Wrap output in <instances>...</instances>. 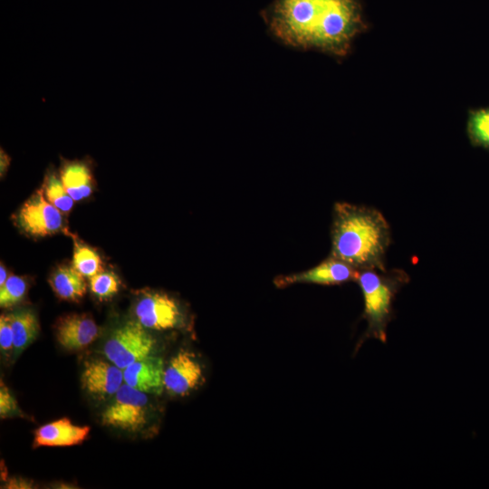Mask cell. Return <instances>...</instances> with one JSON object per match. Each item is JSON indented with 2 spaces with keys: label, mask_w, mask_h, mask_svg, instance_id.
Here are the masks:
<instances>
[{
  "label": "cell",
  "mask_w": 489,
  "mask_h": 489,
  "mask_svg": "<svg viewBox=\"0 0 489 489\" xmlns=\"http://www.w3.org/2000/svg\"><path fill=\"white\" fill-rule=\"evenodd\" d=\"M263 17L281 43L336 57L347 55L365 26L357 0H275Z\"/></svg>",
  "instance_id": "obj_1"
},
{
  "label": "cell",
  "mask_w": 489,
  "mask_h": 489,
  "mask_svg": "<svg viewBox=\"0 0 489 489\" xmlns=\"http://www.w3.org/2000/svg\"><path fill=\"white\" fill-rule=\"evenodd\" d=\"M330 255L361 271L385 272V255L390 244V228L377 209L336 202L332 210Z\"/></svg>",
  "instance_id": "obj_2"
},
{
  "label": "cell",
  "mask_w": 489,
  "mask_h": 489,
  "mask_svg": "<svg viewBox=\"0 0 489 489\" xmlns=\"http://www.w3.org/2000/svg\"><path fill=\"white\" fill-rule=\"evenodd\" d=\"M405 273H387L375 269L360 271L357 280L364 301L363 318L368 327L360 340L374 338L387 340V327L392 318L393 301L405 283Z\"/></svg>",
  "instance_id": "obj_3"
},
{
  "label": "cell",
  "mask_w": 489,
  "mask_h": 489,
  "mask_svg": "<svg viewBox=\"0 0 489 489\" xmlns=\"http://www.w3.org/2000/svg\"><path fill=\"white\" fill-rule=\"evenodd\" d=\"M154 338L138 321H127L116 328L103 345L109 361L124 369L134 361L152 355Z\"/></svg>",
  "instance_id": "obj_4"
},
{
  "label": "cell",
  "mask_w": 489,
  "mask_h": 489,
  "mask_svg": "<svg viewBox=\"0 0 489 489\" xmlns=\"http://www.w3.org/2000/svg\"><path fill=\"white\" fill-rule=\"evenodd\" d=\"M149 409L147 394L123 383L111 403L102 412L101 423L107 427L135 432L147 424Z\"/></svg>",
  "instance_id": "obj_5"
},
{
  "label": "cell",
  "mask_w": 489,
  "mask_h": 489,
  "mask_svg": "<svg viewBox=\"0 0 489 489\" xmlns=\"http://www.w3.org/2000/svg\"><path fill=\"white\" fill-rule=\"evenodd\" d=\"M134 313L146 329L166 331L180 327L184 313L179 302L164 292L149 291L138 299Z\"/></svg>",
  "instance_id": "obj_6"
},
{
  "label": "cell",
  "mask_w": 489,
  "mask_h": 489,
  "mask_svg": "<svg viewBox=\"0 0 489 489\" xmlns=\"http://www.w3.org/2000/svg\"><path fill=\"white\" fill-rule=\"evenodd\" d=\"M16 224L25 234L44 237L58 233L63 227L62 212L45 197L43 188L27 199L16 216Z\"/></svg>",
  "instance_id": "obj_7"
},
{
  "label": "cell",
  "mask_w": 489,
  "mask_h": 489,
  "mask_svg": "<svg viewBox=\"0 0 489 489\" xmlns=\"http://www.w3.org/2000/svg\"><path fill=\"white\" fill-rule=\"evenodd\" d=\"M360 271L331 255L316 266L303 272L278 275L273 283L278 288L297 283L336 285L356 281Z\"/></svg>",
  "instance_id": "obj_8"
},
{
  "label": "cell",
  "mask_w": 489,
  "mask_h": 489,
  "mask_svg": "<svg viewBox=\"0 0 489 489\" xmlns=\"http://www.w3.org/2000/svg\"><path fill=\"white\" fill-rule=\"evenodd\" d=\"M203 369L190 351L180 350L164 369V388L175 396H186L203 381Z\"/></svg>",
  "instance_id": "obj_9"
},
{
  "label": "cell",
  "mask_w": 489,
  "mask_h": 489,
  "mask_svg": "<svg viewBox=\"0 0 489 489\" xmlns=\"http://www.w3.org/2000/svg\"><path fill=\"white\" fill-rule=\"evenodd\" d=\"M123 383V369L110 361L93 360L84 364L82 384L91 395L101 398L115 395Z\"/></svg>",
  "instance_id": "obj_10"
},
{
  "label": "cell",
  "mask_w": 489,
  "mask_h": 489,
  "mask_svg": "<svg viewBox=\"0 0 489 489\" xmlns=\"http://www.w3.org/2000/svg\"><path fill=\"white\" fill-rule=\"evenodd\" d=\"M58 342L70 350H81L92 343L99 336V327L85 314H68L55 323Z\"/></svg>",
  "instance_id": "obj_11"
},
{
  "label": "cell",
  "mask_w": 489,
  "mask_h": 489,
  "mask_svg": "<svg viewBox=\"0 0 489 489\" xmlns=\"http://www.w3.org/2000/svg\"><path fill=\"white\" fill-rule=\"evenodd\" d=\"M164 369L161 358L149 355L123 369L124 383L146 394L159 395L164 389Z\"/></svg>",
  "instance_id": "obj_12"
},
{
  "label": "cell",
  "mask_w": 489,
  "mask_h": 489,
  "mask_svg": "<svg viewBox=\"0 0 489 489\" xmlns=\"http://www.w3.org/2000/svg\"><path fill=\"white\" fill-rule=\"evenodd\" d=\"M90 427L73 425L68 418H61L38 427L34 431L35 446H70L82 443Z\"/></svg>",
  "instance_id": "obj_13"
},
{
  "label": "cell",
  "mask_w": 489,
  "mask_h": 489,
  "mask_svg": "<svg viewBox=\"0 0 489 489\" xmlns=\"http://www.w3.org/2000/svg\"><path fill=\"white\" fill-rule=\"evenodd\" d=\"M62 183L74 201L87 198L93 190V177L90 164L85 161H63L60 169Z\"/></svg>",
  "instance_id": "obj_14"
},
{
  "label": "cell",
  "mask_w": 489,
  "mask_h": 489,
  "mask_svg": "<svg viewBox=\"0 0 489 489\" xmlns=\"http://www.w3.org/2000/svg\"><path fill=\"white\" fill-rule=\"evenodd\" d=\"M49 283L55 294L66 301L78 302L86 293L84 276L72 266H60L51 274Z\"/></svg>",
  "instance_id": "obj_15"
},
{
  "label": "cell",
  "mask_w": 489,
  "mask_h": 489,
  "mask_svg": "<svg viewBox=\"0 0 489 489\" xmlns=\"http://www.w3.org/2000/svg\"><path fill=\"white\" fill-rule=\"evenodd\" d=\"M8 315L13 331L14 350L17 355L35 340L40 326L32 310L20 309Z\"/></svg>",
  "instance_id": "obj_16"
},
{
  "label": "cell",
  "mask_w": 489,
  "mask_h": 489,
  "mask_svg": "<svg viewBox=\"0 0 489 489\" xmlns=\"http://www.w3.org/2000/svg\"><path fill=\"white\" fill-rule=\"evenodd\" d=\"M46 199L62 213H69L74 200L65 190L61 178L54 171L46 173L42 187Z\"/></svg>",
  "instance_id": "obj_17"
},
{
  "label": "cell",
  "mask_w": 489,
  "mask_h": 489,
  "mask_svg": "<svg viewBox=\"0 0 489 489\" xmlns=\"http://www.w3.org/2000/svg\"><path fill=\"white\" fill-rule=\"evenodd\" d=\"M99 254L91 247L75 243L72 267L84 277H91L103 271Z\"/></svg>",
  "instance_id": "obj_18"
},
{
  "label": "cell",
  "mask_w": 489,
  "mask_h": 489,
  "mask_svg": "<svg viewBox=\"0 0 489 489\" xmlns=\"http://www.w3.org/2000/svg\"><path fill=\"white\" fill-rule=\"evenodd\" d=\"M467 130L473 143L489 149V109L472 111Z\"/></svg>",
  "instance_id": "obj_19"
},
{
  "label": "cell",
  "mask_w": 489,
  "mask_h": 489,
  "mask_svg": "<svg viewBox=\"0 0 489 489\" xmlns=\"http://www.w3.org/2000/svg\"><path fill=\"white\" fill-rule=\"evenodd\" d=\"M26 291V281L20 276L11 274L0 287V306L10 308L19 303L24 298Z\"/></svg>",
  "instance_id": "obj_20"
},
{
  "label": "cell",
  "mask_w": 489,
  "mask_h": 489,
  "mask_svg": "<svg viewBox=\"0 0 489 489\" xmlns=\"http://www.w3.org/2000/svg\"><path fill=\"white\" fill-rule=\"evenodd\" d=\"M91 291L101 300L115 295L120 288V280L112 272L102 271L90 277Z\"/></svg>",
  "instance_id": "obj_21"
},
{
  "label": "cell",
  "mask_w": 489,
  "mask_h": 489,
  "mask_svg": "<svg viewBox=\"0 0 489 489\" xmlns=\"http://www.w3.org/2000/svg\"><path fill=\"white\" fill-rule=\"evenodd\" d=\"M19 411L18 405L11 395L9 389L1 380L0 385V415L2 418L7 417Z\"/></svg>",
  "instance_id": "obj_22"
},
{
  "label": "cell",
  "mask_w": 489,
  "mask_h": 489,
  "mask_svg": "<svg viewBox=\"0 0 489 489\" xmlns=\"http://www.w3.org/2000/svg\"><path fill=\"white\" fill-rule=\"evenodd\" d=\"M0 348L5 353L14 350L13 331L8 314H2L0 317Z\"/></svg>",
  "instance_id": "obj_23"
},
{
  "label": "cell",
  "mask_w": 489,
  "mask_h": 489,
  "mask_svg": "<svg viewBox=\"0 0 489 489\" xmlns=\"http://www.w3.org/2000/svg\"><path fill=\"white\" fill-rule=\"evenodd\" d=\"M10 162H11V158L10 157L5 153V151L3 150V149H1V177H3L7 169H8V167L10 165Z\"/></svg>",
  "instance_id": "obj_24"
},
{
  "label": "cell",
  "mask_w": 489,
  "mask_h": 489,
  "mask_svg": "<svg viewBox=\"0 0 489 489\" xmlns=\"http://www.w3.org/2000/svg\"><path fill=\"white\" fill-rule=\"evenodd\" d=\"M7 273L5 266L1 264L0 267V287L3 286L7 280Z\"/></svg>",
  "instance_id": "obj_25"
}]
</instances>
